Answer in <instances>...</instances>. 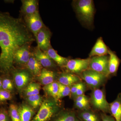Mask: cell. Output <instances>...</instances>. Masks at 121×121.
Returning <instances> with one entry per match:
<instances>
[{
    "mask_svg": "<svg viewBox=\"0 0 121 121\" xmlns=\"http://www.w3.org/2000/svg\"><path fill=\"white\" fill-rule=\"evenodd\" d=\"M35 40L22 18L0 11V71L5 74L9 73L13 68L17 51Z\"/></svg>",
    "mask_w": 121,
    "mask_h": 121,
    "instance_id": "cell-1",
    "label": "cell"
},
{
    "mask_svg": "<svg viewBox=\"0 0 121 121\" xmlns=\"http://www.w3.org/2000/svg\"><path fill=\"white\" fill-rule=\"evenodd\" d=\"M73 6L81 22L86 27H91L95 13L94 1L92 0H74Z\"/></svg>",
    "mask_w": 121,
    "mask_h": 121,
    "instance_id": "cell-2",
    "label": "cell"
},
{
    "mask_svg": "<svg viewBox=\"0 0 121 121\" xmlns=\"http://www.w3.org/2000/svg\"><path fill=\"white\" fill-rule=\"evenodd\" d=\"M58 100L53 99L44 100L40 106L38 113L31 121H49L59 112Z\"/></svg>",
    "mask_w": 121,
    "mask_h": 121,
    "instance_id": "cell-3",
    "label": "cell"
},
{
    "mask_svg": "<svg viewBox=\"0 0 121 121\" xmlns=\"http://www.w3.org/2000/svg\"><path fill=\"white\" fill-rule=\"evenodd\" d=\"M90 100L91 107L94 110L104 113H110V103L107 100L104 90L99 88L92 90Z\"/></svg>",
    "mask_w": 121,
    "mask_h": 121,
    "instance_id": "cell-4",
    "label": "cell"
},
{
    "mask_svg": "<svg viewBox=\"0 0 121 121\" xmlns=\"http://www.w3.org/2000/svg\"><path fill=\"white\" fill-rule=\"evenodd\" d=\"M79 77L84 80L87 86L90 89H99L105 84L108 78L101 73L88 69L82 72Z\"/></svg>",
    "mask_w": 121,
    "mask_h": 121,
    "instance_id": "cell-5",
    "label": "cell"
},
{
    "mask_svg": "<svg viewBox=\"0 0 121 121\" xmlns=\"http://www.w3.org/2000/svg\"><path fill=\"white\" fill-rule=\"evenodd\" d=\"M109 60V55L91 57L90 58L89 69L110 78L108 70Z\"/></svg>",
    "mask_w": 121,
    "mask_h": 121,
    "instance_id": "cell-6",
    "label": "cell"
},
{
    "mask_svg": "<svg viewBox=\"0 0 121 121\" xmlns=\"http://www.w3.org/2000/svg\"><path fill=\"white\" fill-rule=\"evenodd\" d=\"M24 21L28 28L32 33L36 40L39 31L45 26L41 19L39 11L31 15L24 16Z\"/></svg>",
    "mask_w": 121,
    "mask_h": 121,
    "instance_id": "cell-7",
    "label": "cell"
},
{
    "mask_svg": "<svg viewBox=\"0 0 121 121\" xmlns=\"http://www.w3.org/2000/svg\"><path fill=\"white\" fill-rule=\"evenodd\" d=\"M90 58L69 60L65 67L68 72L79 76L89 68Z\"/></svg>",
    "mask_w": 121,
    "mask_h": 121,
    "instance_id": "cell-8",
    "label": "cell"
},
{
    "mask_svg": "<svg viewBox=\"0 0 121 121\" xmlns=\"http://www.w3.org/2000/svg\"><path fill=\"white\" fill-rule=\"evenodd\" d=\"M51 35V31L45 26L41 28L37 33L36 40L37 47L41 51L45 52L51 46L50 43Z\"/></svg>",
    "mask_w": 121,
    "mask_h": 121,
    "instance_id": "cell-9",
    "label": "cell"
},
{
    "mask_svg": "<svg viewBox=\"0 0 121 121\" xmlns=\"http://www.w3.org/2000/svg\"><path fill=\"white\" fill-rule=\"evenodd\" d=\"M30 44L23 45L17 51L14 55V63L20 65H26L32 54L30 51Z\"/></svg>",
    "mask_w": 121,
    "mask_h": 121,
    "instance_id": "cell-10",
    "label": "cell"
},
{
    "mask_svg": "<svg viewBox=\"0 0 121 121\" xmlns=\"http://www.w3.org/2000/svg\"><path fill=\"white\" fill-rule=\"evenodd\" d=\"M32 53L43 67L46 69L55 67V62L49 57L46 52L41 51L38 47L35 48Z\"/></svg>",
    "mask_w": 121,
    "mask_h": 121,
    "instance_id": "cell-11",
    "label": "cell"
},
{
    "mask_svg": "<svg viewBox=\"0 0 121 121\" xmlns=\"http://www.w3.org/2000/svg\"><path fill=\"white\" fill-rule=\"evenodd\" d=\"M77 116L80 121H102L101 113L91 108L82 111H78Z\"/></svg>",
    "mask_w": 121,
    "mask_h": 121,
    "instance_id": "cell-12",
    "label": "cell"
},
{
    "mask_svg": "<svg viewBox=\"0 0 121 121\" xmlns=\"http://www.w3.org/2000/svg\"><path fill=\"white\" fill-rule=\"evenodd\" d=\"M57 79L58 82L69 87L82 82V79L79 76L69 72L62 73Z\"/></svg>",
    "mask_w": 121,
    "mask_h": 121,
    "instance_id": "cell-13",
    "label": "cell"
},
{
    "mask_svg": "<svg viewBox=\"0 0 121 121\" xmlns=\"http://www.w3.org/2000/svg\"><path fill=\"white\" fill-rule=\"evenodd\" d=\"M108 70L109 77L117 75L121 60L117 56L116 52L109 49Z\"/></svg>",
    "mask_w": 121,
    "mask_h": 121,
    "instance_id": "cell-14",
    "label": "cell"
},
{
    "mask_svg": "<svg viewBox=\"0 0 121 121\" xmlns=\"http://www.w3.org/2000/svg\"><path fill=\"white\" fill-rule=\"evenodd\" d=\"M109 48L104 43L102 38L98 39L90 54V58L95 56H101L108 55Z\"/></svg>",
    "mask_w": 121,
    "mask_h": 121,
    "instance_id": "cell-15",
    "label": "cell"
},
{
    "mask_svg": "<svg viewBox=\"0 0 121 121\" xmlns=\"http://www.w3.org/2000/svg\"><path fill=\"white\" fill-rule=\"evenodd\" d=\"M13 79L18 89H22L26 86L30 78L29 72L25 70L17 71L13 73Z\"/></svg>",
    "mask_w": 121,
    "mask_h": 121,
    "instance_id": "cell-16",
    "label": "cell"
},
{
    "mask_svg": "<svg viewBox=\"0 0 121 121\" xmlns=\"http://www.w3.org/2000/svg\"><path fill=\"white\" fill-rule=\"evenodd\" d=\"M52 119V121H80L77 116L76 111L73 110L59 112Z\"/></svg>",
    "mask_w": 121,
    "mask_h": 121,
    "instance_id": "cell-17",
    "label": "cell"
},
{
    "mask_svg": "<svg viewBox=\"0 0 121 121\" xmlns=\"http://www.w3.org/2000/svg\"><path fill=\"white\" fill-rule=\"evenodd\" d=\"M21 13L24 16L31 15L38 11L39 1L36 0H22Z\"/></svg>",
    "mask_w": 121,
    "mask_h": 121,
    "instance_id": "cell-18",
    "label": "cell"
},
{
    "mask_svg": "<svg viewBox=\"0 0 121 121\" xmlns=\"http://www.w3.org/2000/svg\"><path fill=\"white\" fill-rule=\"evenodd\" d=\"M110 113L116 121H121V93L116 99L110 103Z\"/></svg>",
    "mask_w": 121,
    "mask_h": 121,
    "instance_id": "cell-19",
    "label": "cell"
},
{
    "mask_svg": "<svg viewBox=\"0 0 121 121\" xmlns=\"http://www.w3.org/2000/svg\"><path fill=\"white\" fill-rule=\"evenodd\" d=\"M39 81L42 84L46 86L55 82L57 77L56 72L46 68H43L38 76Z\"/></svg>",
    "mask_w": 121,
    "mask_h": 121,
    "instance_id": "cell-20",
    "label": "cell"
},
{
    "mask_svg": "<svg viewBox=\"0 0 121 121\" xmlns=\"http://www.w3.org/2000/svg\"><path fill=\"white\" fill-rule=\"evenodd\" d=\"M26 66L29 71L35 76H39L43 69V67L33 55L32 53Z\"/></svg>",
    "mask_w": 121,
    "mask_h": 121,
    "instance_id": "cell-21",
    "label": "cell"
},
{
    "mask_svg": "<svg viewBox=\"0 0 121 121\" xmlns=\"http://www.w3.org/2000/svg\"><path fill=\"white\" fill-rule=\"evenodd\" d=\"M21 121H31L35 112L31 107L27 104H23L18 108Z\"/></svg>",
    "mask_w": 121,
    "mask_h": 121,
    "instance_id": "cell-22",
    "label": "cell"
},
{
    "mask_svg": "<svg viewBox=\"0 0 121 121\" xmlns=\"http://www.w3.org/2000/svg\"><path fill=\"white\" fill-rule=\"evenodd\" d=\"M49 57L60 67H65L69 59L63 57L58 54L57 52L51 46L45 52Z\"/></svg>",
    "mask_w": 121,
    "mask_h": 121,
    "instance_id": "cell-23",
    "label": "cell"
},
{
    "mask_svg": "<svg viewBox=\"0 0 121 121\" xmlns=\"http://www.w3.org/2000/svg\"><path fill=\"white\" fill-rule=\"evenodd\" d=\"M43 89L48 94L56 99L59 91V83L58 82H54L51 84L45 86Z\"/></svg>",
    "mask_w": 121,
    "mask_h": 121,
    "instance_id": "cell-24",
    "label": "cell"
},
{
    "mask_svg": "<svg viewBox=\"0 0 121 121\" xmlns=\"http://www.w3.org/2000/svg\"><path fill=\"white\" fill-rule=\"evenodd\" d=\"M40 86L39 83H31L29 84L25 90V93L28 97L39 94Z\"/></svg>",
    "mask_w": 121,
    "mask_h": 121,
    "instance_id": "cell-25",
    "label": "cell"
},
{
    "mask_svg": "<svg viewBox=\"0 0 121 121\" xmlns=\"http://www.w3.org/2000/svg\"><path fill=\"white\" fill-rule=\"evenodd\" d=\"M27 99L28 103L34 108H37L43 103V98L39 94L28 96Z\"/></svg>",
    "mask_w": 121,
    "mask_h": 121,
    "instance_id": "cell-26",
    "label": "cell"
},
{
    "mask_svg": "<svg viewBox=\"0 0 121 121\" xmlns=\"http://www.w3.org/2000/svg\"><path fill=\"white\" fill-rule=\"evenodd\" d=\"M58 83V92L56 98L57 100H58L64 97L69 96L71 92L70 87L63 85L59 82Z\"/></svg>",
    "mask_w": 121,
    "mask_h": 121,
    "instance_id": "cell-27",
    "label": "cell"
},
{
    "mask_svg": "<svg viewBox=\"0 0 121 121\" xmlns=\"http://www.w3.org/2000/svg\"><path fill=\"white\" fill-rule=\"evenodd\" d=\"M9 115L12 121H21L18 110V107L16 105L11 104L9 108Z\"/></svg>",
    "mask_w": 121,
    "mask_h": 121,
    "instance_id": "cell-28",
    "label": "cell"
},
{
    "mask_svg": "<svg viewBox=\"0 0 121 121\" xmlns=\"http://www.w3.org/2000/svg\"><path fill=\"white\" fill-rule=\"evenodd\" d=\"M74 107L78 111L86 110L91 108L90 100L82 102H74Z\"/></svg>",
    "mask_w": 121,
    "mask_h": 121,
    "instance_id": "cell-29",
    "label": "cell"
},
{
    "mask_svg": "<svg viewBox=\"0 0 121 121\" xmlns=\"http://www.w3.org/2000/svg\"><path fill=\"white\" fill-rule=\"evenodd\" d=\"M2 88L5 90L11 91L13 89V84L12 80L9 79L5 78L2 81Z\"/></svg>",
    "mask_w": 121,
    "mask_h": 121,
    "instance_id": "cell-30",
    "label": "cell"
},
{
    "mask_svg": "<svg viewBox=\"0 0 121 121\" xmlns=\"http://www.w3.org/2000/svg\"><path fill=\"white\" fill-rule=\"evenodd\" d=\"M87 86L85 82H81L80 83L78 89L75 95L74 96L73 99H74L77 97L84 95V93L86 91Z\"/></svg>",
    "mask_w": 121,
    "mask_h": 121,
    "instance_id": "cell-31",
    "label": "cell"
},
{
    "mask_svg": "<svg viewBox=\"0 0 121 121\" xmlns=\"http://www.w3.org/2000/svg\"><path fill=\"white\" fill-rule=\"evenodd\" d=\"M11 95L9 91L0 90V101H5L10 99Z\"/></svg>",
    "mask_w": 121,
    "mask_h": 121,
    "instance_id": "cell-32",
    "label": "cell"
},
{
    "mask_svg": "<svg viewBox=\"0 0 121 121\" xmlns=\"http://www.w3.org/2000/svg\"><path fill=\"white\" fill-rule=\"evenodd\" d=\"M80 82L74 84L70 87L71 92L70 95L72 98L73 99L74 96L75 95L76 93L78 90V88L80 85Z\"/></svg>",
    "mask_w": 121,
    "mask_h": 121,
    "instance_id": "cell-33",
    "label": "cell"
},
{
    "mask_svg": "<svg viewBox=\"0 0 121 121\" xmlns=\"http://www.w3.org/2000/svg\"><path fill=\"white\" fill-rule=\"evenodd\" d=\"M102 121H116L113 117L111 115H108L107 114L101 113Z\"/></svg>",
    "mask_w": 121,
    "mask_h": 121,
    "instance_id": "cell-34",
    "label": "cell"
},
{
    "mask_svg": "<svg viewBox=\"0 0 121 121\" xmlns=\"http://www.w3.org/2000/svg\"><path fill=\"white\" fill-rule=\"evenodd\" d=\"M0 121H9L8 114L4 111L0 112Z\"/></svg>",
    "mask_w": 121,
    "mask_h": 121,
    "instance_id": "cell-35",
    "label": "cell"
},
{
    "mask_svg": "<svg viewBox=\"0 0 121 121\" xmlns=\"http://www.w3.org/2000/svg\"><path fill=\"white\" fill-rule=\"evenodd\" d=\"M2 81H1V79L0 78V89L2 88Z\"/></svg>",
    "mask_w": 121,
    "mask_h": 121,
    "instance_id": "cell-36",
    "label": "cell"
}]
</instances>
